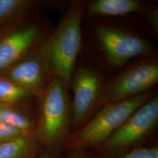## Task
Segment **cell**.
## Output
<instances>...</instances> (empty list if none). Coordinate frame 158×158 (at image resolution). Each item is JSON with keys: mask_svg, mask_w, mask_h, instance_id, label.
I'll return each mask as SVG.
<instances>
[{"mask_svg": "<svg viewBox=\"0 0 158 158\" xmlns=\"http://www.w3.org/2000/svg\"><path fill=\"white\" fill-rule=\"evenodd\" d=\"M86 3L80 0L69 2L62 19L42 45L53 76L60 79L69 90L72 74L82 48L81 23Z\"/></svg>", "mask_w": 158, "mask_h": 158, "instance_id": "obj_1", "label": "cell"}, {"mask_svg": "<svg viewBox=\"0 0 158 158\" xmlns=\"http://www.w3.org/2000/svg\"><path fill=\"white\" fill-rule=\"evenodd\" d=\"M156 94L155 87L137 96L105 105L81 128L70 135L62 153L76 149L93 151L101 146L138 108Z\"/></svg>", "mask_w": 158, "mask_h": 158, "instance_id": "obj_2", "label": "cell"}, {"mask_svg": "<svg viewBox=\"0 0 158 158\" xmlns=\"http://www.w3.org/2000/svg\"><path fill=\"white\" fill-rule=\"evenodd\" d=\"M97 48L106 66L121 69L135 58L153 56L151 41L138 31L102 19H90Z\"/></svg>", "mask_w": 158, "mask_h": 158, "instance_id": "obj_3", "label": "cell"}, {"mask_svg": "<svg viewBox=\"0 0 158 158\" xmlns=\"http://www.w3.org/2000/svg\"><path fill=\"white\" fill-rule=\"evenodd\" d=\"M62 81L53 76L44 93L38 98L39 115L36 134L44 148L56 153L71 134L72 99Z\"/></svg>", "mask_w": 158, "mask_h": 158, "instance_id": "obj_4", "label": "cell"}, {"mask_svg": "<svg viewBox=\"0 0 158 158\" xmlns=\"http://www.w3.org/2000/svg\"><path fill=\"white\" fill-rule=\"evenodd\" d=\"M53 28L42 11L23 15L0 28V72L40 47Z\"/></svg>", "mask_w": 158, "mask_h": 158, "instance_id": "obj_5", "label": "cell"}, {"mask_svg": "<svg viewBox=\"0 0 158 158\" xmlns=\"http://www.w3.org/2000/svg\"><path fill=\"white\" fill-rule=\"evenodd\" d=\"M158 124V96L133 113L101 146L90 151L97 158H111L145 146Z\"/></svg>", "mask_w": 158, "mask_h": 158, "instance_id": "obj_6", "label": "cell"}, {"mask_svg": "<svg viewBox=\"0 0 158 158\" xmlns=\"http://www.w3.org/2000/svg\"><path fill=\"white\" fill-rule=\"evenodd\" d=\"M107 80L99 68L77 62L70 83V90L73 91L71 134L81 128L104 106Z\"/></svg>", "mask_w": 158, "mask_h": 158, "instance_id": "obj_7", "label": "cell"}, {"mask_svg": "<svg viewBox=\"0 0 158 158\" xmlns=\"http://www.w3.org/2000/svg\"><path fill=\"white\" fill-rule=\"evenodd\" d=\"M114 77L108 79L104 106L145 93L158 82V62L155 56L143 57L127 65Z\"/></svg>", "mask_w": 158, "mask_h": 158, "instance_id": "obj_8", "label": "cell"}, {"mask_svg": "<svg viewBox=\"0 0 158 158\" xmlns=\"http://www.w3.org/2000/svg\"><path fill=\"white\" fill-rule=\"evenodd\" d=\"M0 74L38 98L44 93L53 77L42 46L0 72Z\"/></svg>", "mask_w": 158, "mask_h": 158, "instance_id": "obj_9", "label": "cell"}, {"mask_svg": "<svg viewBox=\"0 0 158 158\" xmlns=\"http://www.w3.org/2000/svg\"><path fill=\"white\" fill-rule=\"evenodd\" d=\"M147 3L139 0H94L86 3L85 14L90 19L141 15Z\"/></svg>", "mask_w": 158, "mask_h": 158, "instance_id": "obj_10", "label": "cell"}, {"mask_svg": "<svg viewBox=\"0 0 158 158\" xmlns=\"http://www.w3.org/2000/svg\"><path fill=\"white\" fill-rule=\"evenodd\" d=\"M38 115V103L27 107L0 104V120L26 134L36 133Z\"/></svg>", "mask_w": 158, "mask_h": 158, "instance_id": "obj_11", "label": "cell"}, {"mask_svg": "<svg viewBox=\"0 0 158 158\" xmlns=\"http://www.w3.org/2000/svg\"><path fill=\"white\" fill-rule=\"evenodd\" d=\"M44 147L36 133L0 144V158H35Z\"/></svg>", "mask_w": 158, "mask_h": 158, "instance_id": "obj_12", "label": "cell"}, {"mask_svg": "<svg viewBox=\"0 0 158 158\" xmlns=\"http://www.w3.org/2000/svg\"><path fill=\"white\" fill-rule=\"evenodd\" d=\"M44 4L37 0H0V28L23 15L42 11Z\"/></svg>", "mask_w": 158, "mask_h": 158, "instance_id": "obj_13", "label": "cell"}, {"mask_svg": "<svg viewBox=\"0 0 158 158\" xmlns=\"http://www.w3.org/2000/svg\"><path fill=\"white\" fill-rule=\"evenodd\" d=\"M38 99L0 74V104L20 107L37 104Z\"/></svg>", "mask_w": 158, "mask_h": 158, "instance_id": "obj_14", "label": "cell"}, {"mask_svg": "<svg viewBox=\"0 0 158 158\" xmlns=\"http://www.w3.org/2000/svg\"><path fill=\"white\" fill-rule=\"evenodd\" d=\"M147 23L149 32L155 36L158 37V10L155 4L147 2L144 10L140 15Z\"/></svg>", "mask_w": 158, "mask_h": 158, "instance_id": "obj_15", "label": "cell"}, {"mask_svg": "<svg viewBox=\"0 0 158 158\" xmlns=\"http://www.w3.org/2000/svg\"><path fill=\"white\" fill-rule=\"evenodd\" d=\"M111 158H158V145L139 147Z\"/></svg>", "mask_w": 158, "mask_h": 158, "instance_id": "obj_16", "label": "cell"}, {"mask_svg": "<svg viewBox=\"0 0 158 158\" xmlns=\"http://www.w3.org/2000/svg\"><path fill=\"white\" fill-rule=\"evenodd\" d=\"M17 128L0 120V144L11 141L21 136L27 135Z\"/></svg>", "mask_w": 158, "mask_h": 158, "instance_id": "obj_17", "label": "cell"}, {"mask_svg": "<svg viewBox=\"0 0 158 158\" xmlns=\"http://www.w3.org/2000/svg\"><path fill=\"white\" fill-rule=\"evenodd\" d=\"M62 158H96L90 151L76 149L63 153Z\"/></svg>", "mask_w": 158, "mask_h": 158, "instance_id": "obj_18", "label": "cell"}, {"mask_svg": "<svg viewBox=\"0 0 158 158\" xmlns=\"http://www.w3.org/2000/svg\"><path fill=\"white\" fill-rule=\"evenodd\" d=\"M35 158H62L60 153H56L44 148Z\"/></svg>", "mask_w": 158, "mask_h": 158, "instance_id": "obj_19", "label": "cell"}]
</instances>
